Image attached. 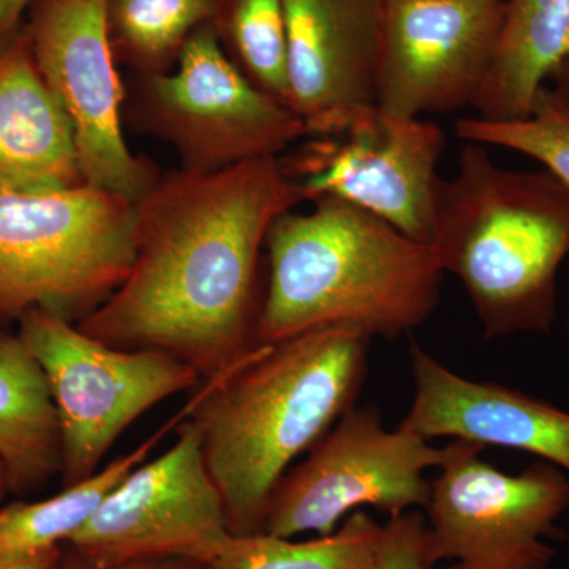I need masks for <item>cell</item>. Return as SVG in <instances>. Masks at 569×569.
Wrapping results in <instances>:
<instances>
[{
  "instance_id": "ac0fdd59",
  "label": "cell",
  "mask_w": 569,
  "mask_h": 569,
  "mask_svg": "<svg viewBox=\"0 0 569 569\" xmlns=\"http://www.w3.org/2000/svg\"><path fill=\"white\" fill-rule=\"evenodd\" d=\"M569 51V0H507L500 43L475 118L519 121Z\"/></svg>"
},
{
  "instance_id": "8992f818",
  "label": "cell",
  "mask_w": 569,
  "mask_h": 569,
  "mask_svg": "<svg viewBox=\"0 0 569 569\" xmlns=\"http://www.w3.org/2000/svg\"><path fill=\"white\" fill-rule=\"evenodd\" d=\"M17 332L50 383L61 427L62 488L97 473L123 430L146 411L201 381L178 356L107 346L41 310L26 313Z\"/></svg>"
},
{
  "instance_id": "9c48e42d",
  "label": "cell",
  "mask_w": 569,
  "mask_h": 569,
  "mask_svg": "<svg viewBox=\"0 0 569 569\" xmlns=\"http://www.w3.org/2000/svg\"><path fill=\"white\" fill-rule=\"evenodd\" d=\"M447 449L399 427L385 429L377 408H351L298 468L284 475L266 509L261 533L279 538L317 531L326 537L355 509L372 507L391 518L430 498L427 468Z\"/></svg>"
},
{
  "instance_id": "603a6c76",
  "label": "cell",
  "mask_w": 569,
  "mask_h": 569,
  "mask_svg": "<svg viewBox=\"0 0 569 569\" xmlns=\"http://www.w3.org/2000/svg\"><path fill=\"white\" fill-rule=\"evenodd\" d=\"M456 133L467 142L526 153L569 190V103L552 88L538 92L527 118L490 122L470 116L456 122Z\"/></svg>"
},
{
  "instance_id": "83f0119b",
  "label": "cell",
  "mask_w": 569,
  "mask_h": 569,
  "mask_svg": "<svg viewBox=\"0 0 569 569\" xmlns=\"http://www.w3.org/2000/svg\"><path fill=\"white\" fill-rule=\"evenodd\" d=\"M549 81L552 82V89L569 103V51L561 59L557 69L550 74Z\"/></svg>"
},
{
  "instance_id": "ffe728a7",
  "label": "cell",
  "mask_w": 569,
  "mask_h": 569,
  "mask_svg": "<svg viewBox=\"0 0 569 569\" xmlns=\"http://www.w3.org/2000/svg\"><path fill=\"white\" fill-rule=\"evenodd\" d=\"M385 527L355 511L331 535L295 542L268 533L231 535L206 569H370Z\"/></svg>"
},
{
  "instance_id": "d4e9b609",
  "label": "cell",
  "mask_w": 569,
  "mask_h": 569,
  "mask_svg": "<svg viewBox=\"0 0 569 569\" xmlns=\"http://www.w3.org/2000/svg\"><path fill=\"white\" fill-rule=\"evenodd\" d=\"M58 569H206L203 563L198 561L178 559V557H149L123 561L118 565H97L86 560L80 553L66 546L62 552L61 563Z\"/></svg>"
},
{
  "instance_id": "30bf717a",
  "label": "cell",
  "mask_w": 569,
  "mask_h": 569,
  "mask_svg": "<svg viewBox=\"0 0 569 569\" xmlns=\"http://www.w3.org/2000/svg\"><path fill=\"white\" fill-rule=\"evenodd\" d=\"M310 138L282 159L301 201H346L429 244L447 138L436 122L370 108L346 129Z\"/></svg>"
},
{
  "instance_id": "5bb4252c",
  "label": "cell",
  "mask_w": 569,
  "mask_h": 569,
  "mask_svg": "<svg viewBox=\"0 0 569 569\" xmlns=\"http://www.w3.org/2000/svg\"><path fill=\"white\" fill-rule=\"evenodd\" d=\"M387 0H283L290 108L309 137L346 129L377 107Z\"/></svg>"
},
{
  "instance_id": "6da1fadb",
  "label": "cell",
  "mask_w": 569,
  "mask_h": 569,
  "mask_svg": "<svg viewBox=\"0 0 569 569\" xmlns=\"http://www.w3.org/2000/svg\"><path fill=\"white\" fill-rule=\"evenodd\" d=\"M299 201L280 157L162 176L134 201L132 271L78 328L121 350L178 356L204 381L227 376L263 347L261 250Z\"/></svg>"
},
{
  "instance_id": "52a82bcc",
  "label": "cell",
  "mask_w": 569,
  "mask_h": 569,
  "mask_svg": "<svg viewBox=\"0 0 569 569\" xmlns=\"http://www.w3.org/2000/svg\"><path fill=\"white\" fill-rule=\"evenodd\" d=\"M133 118L173 146L182 170L197 173L280 157L309 137L293 110L247 80L211 24L183 44L173 71L137 74Z\"/></svg>"
},
{
  "instance_id": "4316f807",
  "label": "cell",
  "mask_w": 569,
  "mask_h": 569,
  "mask_svg": "<svg viewBox=\"0 0 569 569\" xmlns=\"http://www.w3.org/2000/svg\"><path fill=\"white\" fill-rule=\"evenodd\" d=\"M63 546L24 557H0V569H58Z\"/></svg>"
},
{
  "instance_id": "cb8c5ba5",
  "label": "cell",
  "mask_w": 569,
  "mask_h": 569,
  "mask_svg": "<svg viewBox=\"0 0 569 569\" xmlns=\"http://www.w3.org/2000/svg\"><path fill=\"white\" fill-rule=\"evenodd\" d=\"M383 539L370 569H433L427 546L426 519L418 512L396 516L385 523Z\"/></svg>"
},
{
  "instance_id": "277c9868",
  "label": "cell",
  "mask_w": 569,
  "mask_h": 569,
  "mask_svg": "<svg viewBox=\"0 0 569 569\" xmlns=\"http://www.w3.org/2000/svg\"><path fill=\"white\" fill-rule=\"evenodd\" d=\"M429 246L458 277L486 337L548 332L569 254V190L550 171L497 167L468 142L441 182Z\"/></svg>"
},
{
  "instance_id": "4fadbf2b",
  "label": "cell",
  "mask_w": 569,
  "mask_h": 569,
  "mask_svg": "<svg viewBox=\"0 0 569 569\" xmlns=\"http://www.w3.org/2000/svg\"><path fill=\"white\" fill-rule=\"evenodd\" d=\"M505 13L507 0H387L377 107L406 118L473 107Z\"/></svg>"
},
{
  "instance_id": "3957f363",
  "label": "cell",
  "mask_w": 569,
  "mask_h": 569,
  "mask_svg": "<svg viewBox=\"0 0 569 569\" xmlns=\"http://www.w3.org/2000/svg\"><path fill=\"white\" fill-rule=\"evenodd\" d=\"M264 249L261 346L329 326L396 339L426 323L440 301L443 271L432 247L346 201L282 213Z\"/></svg>"
},
{
  "instance_id": "ba28073f",
  "label": "cell",
  "mask_w": 569,
  "mask_h": 569,
  "mask_svg": "<svg viewBox=\"0 0 569 569\" xmlns=\"http://www.w3.org/2000/svg\"><path fill=\"white\" fill-rule=\"evenodd\" d=\"M430 482L427 546L449 569H549L569 508V478L546 460L507 475L479 458L481 445L455 440Z\"/></svg>"
},
{
  "instance_id": "7c38bea8",
  "label": "cell",
  "mask_w": 569,
  "mask_h": 569,
  "mask_svg": "<svg viewBox=\"0 0 569 569\" xmlns=\"http://www.w3.org/2000/svg\"><path fill=\"white\" fill-rule=\"evenodd\" d=\"M159 459L134 468L66 546L97 565L149 557L209 563L231 537L192 419Z\"/></svg>"
},
{
  "instance_id": "484cf974",
  "label": "cell",
  "mask_w": 569,
  "mask_h": 569,
  "mask_svg": "<svg viewBox=\"0 0 569 569\" xmlns=\"http://www.w3.org/2000/svg\"><path fill=\"white\" fill-rule=\"evenodd\" d=\"M39 0H0V48L22 31V20Z\"/></svg>"
},
{
  "instance_id": "9a60e30c",
  "label": "cell",
  "mask_w": 569,
  "mask_h": 569,
  "mask_svg": "<svg viewBox=\"0 0 569 569\" xmlns=\"http://www.w3.org/2000/svg\"><path fill=\"white\" fill-rule=\"evenodd\" d=\"M415 396L399 427L481 447L519 449L569 475V413L518 389L460 377L411 343Z\"/></svg>"
},
{
  "instance_id": "44dd1931",
  "label": "cell",
  "mask_w": 569,
  "mask_h": 569,
  "mask_svg": "<svg viewBox=\"0 0 569 569\" xmlns=\"http://www.w3.org/2000/svg\"><path fill=\"white\" fill-rule=\"evenodd\" d=\"M217 0H111L108 36L116 61L137 74L164 73L183 44L211 24Z\"/></svg>"
},
{
  "instance_id": "e0dca14e",
  "label": "cell",
  "mask_w": 569,
  "mask_h": 569,
  "mask_svg": "<svg viewBox=\"0 0 569 569\" xmlns=\"http://www.w3.org/2000/svg\"><path fill=\"white\" fill-rule=\"evenodd\" d=\"M0 460L10 493L40 492L61 475V427L50 383L18 332L0 328Z\"/></svg>"
},
{
  "instance_id": "7402d4cb",
  "label": "cell",
  "mask_w": 569,
  "mask_h": 569,
  "mask_svg": "<svg viewBox=\"0 0 569 569\" xmlns=\"http://www.w3.org/2000/svg\"><path fill=\"white\" fill-rule=\"evenodd\" d=\"M211 26L247 80L290 108L283 0H217Z\"/></svg>"
},
{
  "instance_id": "2e32d148",
  "label": "cell",
  "mask_w": 569,
  "mask_h": 569,
  "mask_svg": "<svg viewBox=\"0 0 569 569\" xmlns=\"http://www.w3.org/2000/svg\"><path fill=\"white\" fill-rule=\"evenodd\" d=\"M82 183L73 126L22 28L0 48V190L50 193Z\"/></svg>"
},
{
  "instance_id": "8fae6325",
  "label": "cell",
  "mask_w": 569,
  "mask_h": 569,
  "mask_svg": "<svg viewBox=\"0 0 569 569\" xmlns=\"http://www.w3.org/2000/svg\"><path fill=\"white\" fill-rule=\"evenodd\" d=\"M110 2L39 0L24 31L41 77L73 126L84 182L138 201L159 176L123 138V88L108 36Z\"/></svg>"
},
{
  "instance_id": "7a4b0ae2",
  "label": "cell",
  "mask_w": 569,
  "mask_h": 569,
  "mask_svg": "<svg viewBox=\"0 0 569 569\" xmlns=\"http://www.w3.org/2000/svg\"><path fill=\"white\" fill-rule=\"evenodd\" d=\"M372 337L329 326L258 348L187 406L230 533L263 530L269 500L288 467L355 407Z\"/></svg>"
},
{
  "instance_id": "5b68a950",
  "label": "cell",
  "mask_w": 569,
  "mask_h": 569,
  "mask_svg": "<svg viewBox=\"0 0 569 569\" xmlns=\"http://www.w3.org/2000/svg\"><path fill=\"white\" fill-rule=\"evenodd\" d=\"M134 228V201L89 183L0 190V328L32 310L80 323L132 271Z\"/></svg>"
},
{
  "instance_id": "f1b7e54d",
  "label": "cell",
  "mask_w": 569,
  "mask_h": 569,
  "mask_svg": "<svg viewBox=\"0 0 569 569\" xmlns=\"http://www.w3.org/2000/svg\"><path fill=\"white\" fill-rule=\"evenodd\" d=\"M9 492V479H7L6 466H3L2 460H0V509H2L3 498H6Z\"/></svg>"
},
{
  "instance_id": "d6986e66",
  "label": "cell",
  "mask_w": 569,
  "mask_h": 569,
  "mask_svg": "<svg viewBox=\"0 0 569 569\" xmlns=\"http://www.w3.org/2000/svg\"><path fill=\"white\" fill-rule=\"evenodd\" d=\"M181 413L132 452L47 500L17 501L0 509V557H24L67 545L96 515L112 490L178 426Z\"/></svg>"
}]
</instances>
